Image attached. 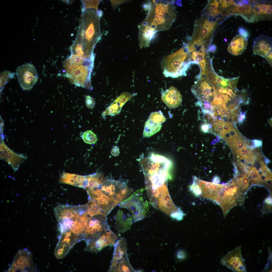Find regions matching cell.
Wrapping results in <instances>:
<instances>
[{
    "mask_svg": "<svg viewBox=\"0 0 272 272\" xmlns=\"http://www.w3.org/2000/svg\"><path fill=\"white\" fill-rule=\"evenodd\" d=\"M216 49V46L214 45L210 46L209 47L208 51L214 53Z\"/></svg>",
    "mask_w": 272,
    "mask_h": 272,
    "instance_id": "ee69618b",
    "label": "cell"
},
{
    "mask_svg": "<svg viewBox=\"0 0 272 272\" xmlns=\"http://www.w3.org/2000/svg\"><path fill=\"white\" fill-rule=\"evenodd\" d=\"M205 184L207 187L209 189H211L213 185V183L209 182H205Z\"/></svg>",
    "mask_w": 272,
    "mask_h": 272,
    "instance_id": "c3c4849f",
    "label": "cell"
},
{
    "mask_svg": "<svg viewBox=\"0 0 272 272\" xmlns=\"http://www.w3.org/2000/svg\"><path fill=\"white\" fill-rule=\"evenodd\" d=\"M94 60H88L83 57L77 55L71 54L63 62V66L66 73L84 64L93 62Z\"/></svg>",
    "mask_w": 272,
    "mask_h": 272,
    "instance_id": "603a6c76",
    "label": "cell"
},
{
    "mask_svg": "<svg viewBox=\"0 0 272 272\" xmlns=\"http://www.w3.org/2000/svg\"><path fill=\"white\" fill-rule=\"evenodd\" d=\"M224 40L225 42H226L227 41V40L226 39H224Z\"/></svg>",
    "mask_w": 272,
    "mask_h": 272,
    "instance_id": "6f0895ef",
    "label": "cell"
},
{
    "mask_svg": "<svg viewBox=\"0 0 272 272\" xmlns=\"http://www.w3.org/2000/svg\"><path fill=\"white\" fill-rule=\"evenodd\" d=\"M210 125V124L205 122L201 125L200 129L205 133H210L211 127Z\"/></svg>",
    "mask_w": 272,
    "mask_h": 272,
    "instance_id": "8d00e7d4",
    "label": "cell"
},
{
    "mask_svg": "<svg viewBox=\"0 0 272 272\" xmlns=\"http://www.w3.org/2000/svg\"><path fill=\"white\" fill-rule=\"evenodd\" d=\"M246 112H241L240 115L238 117V122L240 124L242 123L245 120L246 118Z\"/></svg>",
    "mask_w": 272,
    "mask_h": 272,
    "instance_id": "ab89813d",
    "label": "cell"
},
{
    "mask_svg": "<svg viewBox=\"0 0 272 272\" xmlns=\"http://www.w3.org/2000/svg\"><path fill=\"white\" fill-rule=\"evenodd\" d=\"M162 101L170 108H175L181 104L182 100L181 95L175 87L171 86L162 93Z\"/></svg>",
    "mask_w": 272,
    "mask_h": 272,
    "instance_id": "d6986e66",
    "label": "cell"
},
{
    "mask_svg": "<svg viewBox=\"0 0 272 272\" xmlns=\"http://www.w3.org/2000/svg\"><path fill=\"white\" fill-rule=\"evenodd\" d=\"M212 183L216 184H219L220 182V179L219 176L215 175L213 177L212 181Z\"/></svg>",
    "mask_w": 272,
    "mask_h": 272,
    "instance_id": "7bdbcfd3",
    "label": "cell"
},
{
    "mask_svg": "<svg viewBox=\"0 0 272 272\" xmlns=\"http://www.w3.org/2000/svg\"><path fill=\"white\" fill-rule=\"evenodd\" d=\"M86 204L87 208L88 214L90 216L105 214L101 210L99 205L95 201L89 198L88 201Z\"/></svg>",
    "mask_w": 272,
    "mask_h": 272,
    "instance_id": "484cf974",
    "label": "cell"
},
{
    "mask_svg": "<svg viewBox=\"0 0 272 272\" xmlns=\"http://www.w3.org/2000/svg\"><path fill=\"white\" fill-rule=\"evenodd\" d=\"M149 117L150 119L154 122L160 124L164 123L166 120V118L160 111L152 113Z\"/></svg>",
    "mask_w": 272,
    "mask_h": 272,
    "instance_id": "83f0119b",
    "label": "cell"
},
{
    "mask_svg": "<svg viewBox=\"0 0 272 272\" xmlns=\"http://www.w3.org/2000/svg\"><path fill=\"white\" fill-rule=\"evenodd\" d=\"M249 173L254 181L256 182L261 181V177L259 175L258 171L255 168H250Z\"/></svg>",
    "mask_w": 272,
    "mask_h": 272,
    "instance_id": "1f68e13d",
    "label": "cell"
},
{
    "mask_svg": "<svg viewBox=\"0 0 272 272\" xmlns=\"http://www.w3.org/2000/svg\"><path fill=\"white\" fill-rule=\"evenodd\" d=\"M232 115L231 116L228 117V123L232 125V123L233 122V121L232 117Z\"/></svg>",
    "mask_w": 272,
    "mask_h": 272,
    "instance_id": "f907efd6",
    "label": "cell"
},
{
    "mask_svg": "<svg viewBox=\"0 0 272 272\" xmlns=\"http://www.w3.org/2000/svg\"><path fill=\"white\" fill-rule=\"evenodd\" d=\"M198 27L197 30V35L194 39H199L203 41V39L210 35L215 26V22H210L206 20Z\"/></svg>",
    "mask_w": 272,
    "mask_h": 272,
    "instance_id": "cb8c5ba5",
    "label": "cell"
},
{
    "mask_svg": "<svg viewBox=\"0 0 272 272\" xmlns=\"http://www.w3.org/2000/svg\"><path fill=\"white\" fill-rule=\"evenodd\" d=\"M250 1L249 0H242L241 1L245 4L248 5L250 3Z\"/></svg>",
    "mask_w": 272,
    "mask_h": 272,
    "instance_id": "db71d44e",
    "label": "cell"
},
{
    "mask_svg": "<svg viewBox=\"0 0 272 272\" xmlns=\"http://www.w3.org/2000/svg\"><path fill=\"white\" fill-rule=\"evenodd\" d=\"M85 103L86 105L89 108H93L95 105V101L94 99L90 96L88 95L86 98Z\"/></svg>",
    "mask_w": 272,
    "mask_h": 272,
    "instance_id": "d590c367",
    "label": "cell"
},
{
    "mask_svg": "<svg viewBox=\"0 0 272 272\" xmlns=\"http://www.w3.org/2000/svg\"><path fill=\"white\" fill-rule=\"evenodd\" d=\"M139 39L140 48L149 47L151 40L156 32L151 26L142 22L138 25Z\"/></svg>",
    "mask_w": 272,
    "mask_h": 272,
    "instance_id": "ffe728a7",
    "label": "cell"
},
{
    "mask_svg": "<svg viewBox=\"0 0 272 272\" xmlns=\"http://www.w3.org/2000/svg\"><path fill=\"white\" fill-rule=\"evenodd\" d=\"M219 1L220 0H214L213 2L210 3L207 9L210 14L214 17L217 15L219 13L218 8Z\"/></svg>",
    "mask_w": 272,
    "mask_h": 272,
    "instance_id": "4dcf8cb0",
    "label": "cell"
},
{
    "mask_svg": "<svg viewBox=\"0 0 272 272\" xmlns=\"http://www.w3.org/2000/svg\"><path fill=\"white\" fill-rule=\"evenodd\" d=\"M219 140V138H217L215 139L212 141V144H214L215 143L217 142Z\"/></svg>",
    "mask_w": 272,
    "mask_h": 272,
    "instance_id": "11a10c76",
    "label": "cell"
},
{
    "mask_svg": "<svg viewBox=\"0 0 272 272\" xmlns=\"http://www.w3.org/2000/svg\"><path fill=\"white\" fill-rule=\"evenodd\" d=\"M190 190L196 196H200L201 193V191L195 181H194L192 184L190 186Z\"/></svg>",
    "mask_w": 272,
    "mask_h": 272,
    "instance_id": "836d02e7",
    "label": "cell"
},
{
    "mask_svg": "<svg viewBox=\"0 0 272 272\" xmlns=\"http://www.w3.org/2000/svg\"><path fill=\"white\" fill-rule=\"evenodd\" d=\"M147 15L143 22L157 32L169 29L176 18L175 7L171 1H150Z\"/></svg>",
    "mask_w": 272,
    "mask_h": 272,
    "instance_id": "5b68a950",
    "label": "cell"
},
{
    "mask_svg": "<svg viewBox=\"0 0 272 272\" xmlns=\"http://www.w3.org/2000/svg\"><path fill=\"white\" fill-rule=\"evenodd\" d=\"M139 161L144 175L147 193L155 195L159 188L167 184L168 179L171 178L169 171L172 163L164 156L154 153Z\"/></svg>",
    "mask_w": 272,
    "mask_h": 272,
    "instance_id": "7a4b0ae2",
    "label": "cell"
},
{
    "mask_svg": "<svg viewBox=\"0 0 272 272\" xmlns=\"http://www.w3.org/2000/svg\"><path fill=\"white\" fill-rule=\"evenodd\" d=\"M13 73H11L9 72L5 71L1 73L0 74V90L1 91L3 89L5 85L7 83L10 78H12L14 76Z\"/></svg>",
    "mask_w": 272,
    "mask_h": 272,
    "instance_id": "f1b7e54d",
    "label": "cell"
},
{
    "mask_svg": "<svg viewBox=\"0 0 272 272\" xmlns=\"http://www.w3.org/2000/svg\"><path fill=\"white\" fill-rule=\"evenodd\" d=\"M195 105L196 107L199 106L201 107H202L203 104L200 100H198V101L195 103Z\"/></svg>",
    "mask_w": 272,
    "mask_h": 272,
    "instance_id": "7dc6e473",
    "label": "cell"
},
{
    "mask_svg": "<svg viewBox=\"0 0 272 272\" xmlns=\"http://www.w3.org/2000/svg\"><path fill=\"white\" fill-rule=\"evenodd\" d=\"M253 146L255 147H259L262 145V141L261 140L255 139L252 140Z\"/></svg>",
    "mask_w": 272,
    "mask_h": 272,
    "instance_id": "b9f144b4",
    "label": "cell"
},
{
    "mask_svg": "<svg viewBox=\"0 0 272 272\" xmlns=\"http://www.w3.org/2000/svg\"><path fill=\"white\" fill-rule=\"evenodd\" d=\"M31 252L24 249L19 250L16 254L12 263L7 272L37 271Z\"/></svg>",
    "mask_w": 272,
    "mask_h": 272,
    "instance_id": "8fae6325",
    "label": "cell"
},
{
    "mask_svg": "<svg viewBox=\"0 0 272 272\" xmlns=\"http://www.w3.org/2000/svg\"><path fill=\"white\" fill-rule=\"evenodd\" d=\"M105 214L91 217L84 231L83 239L87 245L96 240L109 229Z\"/></svg>",
    "mask_w": 272,
    "mask_h": 272,
    "instance_id": "ba28073f",
    "label": "cell"
},
{
    "mask_svg": "<svg viewBox=\"0 0 272 272\" xmlns=\"http://www.w3.org/2000/svg\"><path fill=\"white\" fill-rule=\"evenodd\" d=\"M161 124L156 123L150 118L145 122L143 132V137H150L159 132L161 127Z\"/></svg>",
    "mask_w": 272,
    "mask_h": 272,
    "instance_id": "d4e9b609",
    "label": "cell"
},
{
    "mask_svg": "<svg viewBox=\"0 0 272 272\" xmlns=\"http://www.w3.org/2000/svg\"><path fill=\"white\" fill-rule=\"evenodd\" d=\"M189 53L186 47L170 54L165 58L162 63L163 73L166 77L177 78L186 76L190 66L187 58Z\"/></svg>",
    "mask_w": 272,
    "mask_h": 272,
    "instance_id": "8992f818",
    "label": "cell"
},
{
    "mask_svg": "<svg viewBox=\"0 0 272 272\" xmlns=\"http://www.w3.org/2000/svg\"><path fill=\"white\" fill-rule=\"evenodd\" d=\"M184 214L182 211L180 209L172 214L170 216L173 219L180 220L182 219Z\"/></svg>",
    "mask_w": 272,
    "mask_h": 272,
    "instance_id": "e575fe53",
    "label": "cell"
},
{
    "mask_svg": "<svg viewBox=\"0 0 272 272\" xmlns=\"http://www.w3.org/2000/svg\"><path fill=\"white\" fill-rule=\"evenodd\" d=\"M89 198L95 201L106 216L133 191L124 182L106 179L97 186L86 190Z\"/></svg>",
    "mask_w": 272,
    "mask_h": 272,
    "instance_id": "6da1fadb",
    "label": "cell"
},
{
    "mask_svg": "<svg viewBox=\"0 0 272 272\" xmlns=\"http://www.w3.org/2000/svg\"><path fill=\"white\" fill-rule=\"evenodd\" d=\"M233 114L232 112V111L229 109H227L226 116L228 117L231 116Z\"/></svg>",
    "mask_w": 272,
    "mask_h": 272,
    "instance_id": "f5cc1de1",
    "label": "cell"
},
{
    "mask_svg": "<svg viewBox=\"0 0 272 272\" xmlns=\"http://www.w3.org/2000/svg\"><path fill=\"white\" fill-rule=\"evenodd\" d=\"M222 120L225 123H226L228 122V117L226 116H222Z\"/></svg>",
    "mask_w": 272,
    "mask_h": 272,
    "instance_id": "681fc988",
    "label": "cell"
},
{
    "mask_svg": "<svg viewBox=\"0 0 272 272\" xmlns=\"http://www.w3.org/2000/svg\"><path fill=\"white\" fill-rule=\"evenodd\" d=\"M239 32L240 35L247 39L249 36V33L246 29L243 27H240L239 29Z\"/></svg>",
    "mask_w": 272,
    "mask_h": 272,
    "instance_id": "f35d334b",
    "label": "cell"
},
{
    "mask_svg": "<svg viewBox=\"0 0 272 272\" xmlns=\"http://www.w3.org/2000/svg\"><path fill=\"white\" fill-rule=\"evenodd\" d=\"M114 250L109 272H130V268L128 259L125 239L122 237L114 245Z\"/></svg>",
    "mask_w": 272,
    "mask_h": 272,
    "instance_id": "9c48e42d",
    "label": "cell"
},
{
    "mask_svg": "<svg viewBox=\"0 0 272 272\" xmlns=\"http://www.w3.org/2000/svg\"><path fill=\"white\" fill-rule=\"evenodd\" d=\"M81 137L85 143L90 145L95 144L98 140L96 134L90 130L84 132Z\"/></svg>",
    "mask_w": 272,
    "mask_h": 272,
    "instance_id": "4316f807",
    "label": "cell"
},
{
    "mask_svg": "<svg viewBox=\"0 0 272 272\" xmlns=\"http://www.w3.org/2000/svg\"><path fill=\"white\" fill-rule=\"evenodd\" d=\"M118 239V236L109 229L96 240L87 244L85 250L97 253L105 247L114 246Z\"/></svg>",
    "mask_w": 272,
    "mask_h": 272,
    "instance_id": "2e32d148",
    "label": "cell"
},
{
    "mask_svg": "<svg viewBox=\"0 0 272 272\" xmlns=\"http://www.w3.org/2000/svg\"><path fill=\"white\" fill-rule=\"evenodd\" d=\"M241 109L239 107L235 108L233 111L232 113L233 114H235L236 116H238L240 114Z\"/></svg>",
    "mask_w": 272,
    "mask_h": 272,
    "instance_id": "f6af8a7d",
    "label": "cell"
},
{
    "mask_svg": "<svg viewBox=\"0 0 272 272\" xmlns=\"http://www.w3.org/2000/svg\"><path fill=\"white\" fill-rule=\"evenodd\" d=\"M241 159L244 158L249 159L252 155L251 152L245 147L242 149L237 154Z\"/></svg>",
    "mask_w": 272,
    "mask_h": 272,
    "instance_id": "d6a6232c",
    "label": "cell"
},
{
    "mask_svg": "<svg viewBox=\"0 0 272 272\" xmlns=\"http://www.w3.org/2000/svg\"><path fill=\"white\" fill-rule=\"evenodd\" d=\"M227 110V109H221L219 115L222 116L226 115Z\"/></svg>",
    "mask_w": 272,
    "mask_h": 272,
    "instance_id": "bcb514c9",
    "label": "cell"
},
{
    "mask_svg": "<svg viewBox=\"0 0 272 272\" xmlns=\"http://www.w3.org/2000/svg\"><path fill=\"white\" fill-rule=\"evenodd\" d=\"M54 212L61 233L71 231L83 238L91 217L88 214L86 204L76 206L60 205L54 208Z\"/></svg>",
    "mask_w": 272,
    "mask_h": 272,
    "instance_id": "3957f363",
    "label": "cell"
},
{
    "mask_svg": "<svg viewBox=\"0 0 272 272\" xmlns=\"http://www.w3.org/2000/svg\"><path fill=\"white\" fill-rule=\"evenodd\" d=\"M136 94L128 92H125L122 93L103 112L102 116H103L107 115L113 116L118 114L120 112L122 108L125 104Z\"/></svg>",
    "mask_w": 272,
    "mask_h": 272,
    "instance_id": "ac0fdd59",
    "label": "cell"
},
{
    "mask_svg": "<svg viewBox=\"0 0 272 272\" xmlns=\"http://www.w3.org/2000/svg\"><path fill=\"white\" fill-rule=\"evenodd\" d=\"M0 157L6 161L15 171L21 163L26 159V157L18 155L9 149L3 141L0 145Z\"/></svg>",
    "mask_w": 272,
    "mask_h": 272,
    "instance_id": "e0dca14e",
    "label": "cell"
},
{
    "mask_svg": "<svg viewBox=\"0 0 272 272\" xmlns=\"http://www.w3.org/2000/svg\"><path fill=\"white\" fill-rule=\"evenodd\" d=\"M100 15L94 8L84 9L81 16L77 33L81 36L85 58L94 59V48L101 38Z\"/></svg>",
    "mask_w": 272,
    "mask_h": 272,
    "instance_id": "277c9868",
    "label": "cell"
},
{
    "mask_svg": "<svg viewBox=\"0 0 272 272\" xmlns=\"http://www.w3.org/2000/svg\"><path fill=\"white\" fill-rule=\"evenodd\" d=\"M144 190L141 189L137 191L119 204L120 207L125 209L130 212L133 222L143 219L148 211L147 201L144 200L142 196Z\"/></svg>",
    "mask_w": 272,
    "mask_h": 272,
    "instance_id": "52a82bcc",
    "label": "cell"
},
{
    "mask_svg": "<svg viewBox=\"0 0 272 272\" xmlns=\"http://www.w3.org/2000/svg\"><path fill=\"white\" fill-rule=\"evenodd\" d=\"M93 62L83 64L66 73L65 76L70 82L77 86L92 89L90 81V74Z\"/></svg>",
    "mask_w": 272,
    "mask_h": 272,
    "instance_id": "30bf717a",
    "label": "cell"
},
{
    "mask_svg": "<svg viewBox=\"0 0 272 272\" xmlns=\"http://www.w3.org/2000/svg\"><path fill=\"white\" fill-rule=\"evenodd\" d=\"M221 263L234 272L247 271L240 246L229 252L222 258Z\"/></svg>",
    "mask_w": 272,
    "mask_h": 272,
    "instance_id": "4fadbf2b",
    "label": "cell"
},
{
    "mask_svg": "<svg viewBox=\"0 0 272 272\" xmlns=\"http://www.w3.org/2000/svg\"><path fill=\"white\" fill-rule=\"evenodd\" d=\"M157 207L170 216L180 209L175 206L169 193L167 184L162 186L158 190Z\"/></svg>",
    "mask_w": 272,
    "mask_h": 272,
    "instance_id": "9a60e30c",
    "label": "cell"
},
{
    "mask_svg": "<svg viewBox=\"0 0 272 272\" xmlns=\"http://www.w3.org/2000/svg\"><path fill=\"white\" fill-rule=\"evenodd\" d=\"M219 3L221 4L223 8H225L232 5H234L233 0H220Z\"/></svg>",
    "mask_w": 272,
    "mask_h": 272,
    "instance_id": "74e56055",
    "label": "cell"
},
{
    "mask_svg": "<svg viewBox=\"0 0 272 272\" xmlns=\"http://www.w3.org/2000/svg\"><path fill=\"white\" fill-rule=\"evenodd\" d=\"M269 120L268 121V122L269 123V124L270 125H272V119H271V118L270 119H269Z\"/></svg>",
    "mask_w": 272,
    "mask_h": 272,
    "instance_id": "9f6ffc18",
    "label": "cell"
},
{
    "mask_svg": "<svg viewBox=\"0 0 272 272\" xmlns=\"http://www.w3.org/2000/svg\"><path fill=\"white\" fill-rule=\"evenodd\" d=\"M253 49L254 54L264 58L271 66V38L267 35H260L254 39Z\"/></svg>",
    "mask_w": 272,
    "mask_h": 272,
    "instance_id": "5bb4252c",
    "label": "cell"
},
{
    "mask_svg": "<svg viewBox=\"0 0 272 272\" xmlns=\"http://www.w3.org/2000/svg\"><path fill=\"white\" fill-rule=\"evenodd\" d=\"M111 153L114 156H118L120 153L119 147L117 146H114L112 150Z\"/></svg>",
    "mask_w": 272,
    "mask_h": 272,
    "instance_id": "60d3db41",
    "label": "cell"
},
{
    "mask_svg": "<svg viewBox=\"0 0 272 272\" xmlns=\"http://www.w3.org/2000/svg\"><path fill=\"white\" fill-rule=\"evenodd\" d=\"M16 72L20 85L24 90H31L37 82V70L31 64L26 63L20 66L17 68Z\"/></svg>",
    "mask_w": 272,
    "mask_h": 272,
    "instance_id": "7c38bea8",
    "label": "cell"
},
{
    "mask_svg": "<svg viewBox=\"0 0 272 272\" xmlns=\"http://www.w3.org/2000/svg\"><path fill=\"white\" fill-rule=\"evenodd\" d=\"M238 116L233 114L232 116L233 121L236 123L238 122Z\"/></svg>",
    "mask_w": 272,
    "mask_h": 272,
    "instance_id": "816d5d0a",
    "label": "cell"
},
{
    "mask_svg": "<svg viewBox=\"0 0 272 272\" xmlns=\"http://www.w3.org/2000/svg\"><path fill=\"white\" fill-rule=\"evenodd\" d=\"M247 44V39L240 34L237 35L233 38L229 44L227 50L233 55H240L246 49Z\"/></svg>",
    "mask_w": 272,
    "mask_h": 272,
    "instance_id": "7402d4cb",
    "label": "cell"
},
{
    "mask_svg": "<svg viewBox=\"0 0 272 272\" xmlns=\"http://www.w3.org/2000/svg\"><path fill=\"white\" fill-rule=\"evenodd\" d=\"M60 183L84 188L87 184L86 176L64 172L61 176Z\"/></svg>",
    "mask_w": 272,
    "mask_h": 272,
    "instance_id": "44dd1931",
    "label": "cell"
},
{
    "mask_svg": "<svg viewBox=\"0 0 272 272\" xmlns=\"http://www.w3.org/2000/svg\"><path fill=\"white\" fill-rule=\"evenodd\" d=\"M233 13L237 12L238 13L244 14H251L252 12V8L250 5H246L240 7L236 6L233 8Z\"/></svg>",
    "mask_w": 272,
    "mask_h": 272,
    "instance_id": "f546056e",
    "label": "cell"
}]
</instances>
